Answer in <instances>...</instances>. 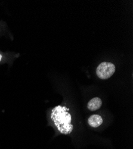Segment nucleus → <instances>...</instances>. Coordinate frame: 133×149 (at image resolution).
Returning a JSON list of instances; mask_svg holds the SVG:
<instances>
[{"label": "nucleus", "mask_w": 133, "mask_h": 149, "mask_svg": "<svg viewBox=\"0 0 133 149\" xmlns=\"http://www.w3.org/2000/svg\"><path fill=\"white\" fill-rule=\"evenodd\" d=\"M69 109L66 106H57L52 111L51 118L58 131L64 135H68L74 129L72 125V116L69 113Z\"/></svg>", "instance_id": "nucleus-1"}, {"label": "nucleus", "mask_w": 133, "mask_h": 149, "mask_svg": "<svg viewBox=\"0 0 133 149\" xmlns=\"http://www.w3.org/2000/svg\"><path fill=\"white\" fill-rule=\"evenodd\" d=\"M115 72V66L109 62H103L96 69V74L102 79H107L111 78Z\"/></svg>", "instance_id": "nucleus-2"}, {"label": "nucleus", "mask_w": 133, "mask_h": 149, "mask_svg": "<svg viewBox=\"0 0 133 149\" xmlns=\"http://www.w3.org/2000/svg\"><path fill=\"white\" fill-rule=\"evenodd\" d=\"M88 123L91 127L97 128L102 125L103 123V119L99 115H93L88 118Z\"/></svg>", "instance_id": "nucleus-3"}, {"label": "nucleus", "mask_w": 133, "mask_h": 149, "mask_svg": "<svg viewBox=\"0 0 133 149\" xmlns=\"http://www.w3.org/2000/svg\"><path fill=\"white\" fill-rule=\"evenodd\" d=\"M102 105L101 99L99 97H94L88 102L87 107L91 111H95L100 108Z\"/></svg>", "instance_id": "nucleus-4"}, {"label": "nucleus", "mask_w": 133, "mask_h": 149, "mask_svg": "<svg viewBox=\"0 0 133 149\" xmlns=\"http://www.w3.org/2000/svg\"><path fill=\"white\" fill-rule=\"evenodd\" d=\"M1 59H2V56H1V54H0V61L1 60Z\"/></svg>", "instance_id": "nucleus-5"}]
</instances>
